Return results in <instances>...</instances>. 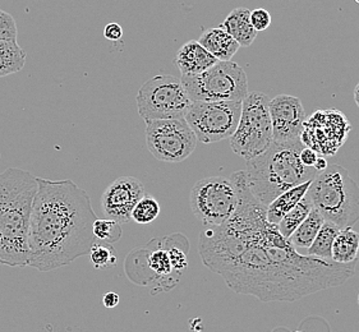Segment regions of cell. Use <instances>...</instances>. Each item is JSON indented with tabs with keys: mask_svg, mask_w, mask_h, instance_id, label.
Returning <instances> with one entry per match:
<instances>
[{
	"mask_svg": "<svg viewBox=\"0 0 359 332\" xmlns=\"http://www.w3.org/2000/svg\"><path fill=\"white\" fill-rule=\"evenodd\" d=\"M238 206L233 216L200 233L198 253L229 289L264 303H293L304 296L343 285L355 274L357 261L337 263L302 254L266 219V206L252 195L245 172L230 175Z\"/></svg>",
	"mask_w": 359,
	"mask_h": 332,
	"instance_id": "1",
	"label": "cell"
},
{
	"mask_svg": "<svg viewBox=\"0 0 359 332\" xmlns=\"http://www.w3.org/2000/svg\"><path fill=\"white\" fill-rule=\"evenodd\" d=\"M29 217V268L41 272L71 265L90 254L97 219L91 198L71 179L37 178Z\"/></svg>",
	"mask_w": 359,
	"mask_h": 332,
	"instance_id": "2",
	"label": "cell"
},
{
	"mask_svg": "<svg viewBox=\"0 0 359 332\" xmlns=\"http://www.w3.org/2000/svg\"><path fill=\"white\" fill-rule=\"evenodd\" d=\"M37 178L18 167L0 173V263L29 266V217L36 195Z\"/></svg>",
	"mask_w": 359,
	"mask_h": 332,
	"instance_id": "3",
	"label": "cell"
},
{
	"mask_svg": "<svg viewBox=\"0 0 359 332\" xmlns=\"http://www.w3.org/2000/svg\"><path fill=\"white\" fill-rule=\"evenodd\" d=\"M303 147L301 141H273L264 153L247 161L245 183L262 205L267 206L281 193L316 178V169L303 165L299 160Z\"/></svg>",
	"mask_w": 359,
	"mask_h": 332,
	"instance_id": "4",
	"label": "cell"
},
{
	"mask_svg": "<svg viewBox=\"0 0 359 332\" xmlns=\"http://www.w3.org/2000/svg\"><path fill=\"white\" fill-rule=\"evenodd\" d=\"M307 195L325 221L340 230L359 221V186L341 165H329L317 174Z\"/></svg>",
	"mask_w": 359,
	"mask_h": 332,
	"instance_id": "5",
	"label": "cell"
},
{
	"mask_svg": "<svg viewBox=\"0 0 359 332\" xmlns=\"http://www.w3.org/2000/svg\"><path fill=\"white\" fill-rule=\"evenodd\" d=\"M124 271L133 284L141 286L152 285V294L175 288L183 275L175 270L172 263L170 235L152 239L142 248L128 253Z\"/></svg>",
	"mask_w": 359,
	"mask_h": 332,
	"instance_id": "6",
	"label": "cell"
},
{
	"mask_svg": "<svg viewBox=\"0 0 359 332\" xmlns=\"http://www.w3.org/2000/svg\"><path fill=\"white\" fill-rule=\"evenodd\" d=\"M269 102V96L259 91L250 92L242 102L239 123L229 139L233 152L247 161L264 153L273 142Z\"/></svg>",
	"mask_w": 359,
	"mask_h": 332,
	"instance_id": "7",
	"label": "cell"
},
{
	"mask_svg": "<svg viewBox=\"0 0 359 332\" xmlns=\"http://www.w3.org/2000/svg\"><path fill=\"white\" fill-rule=\"evenodd\" d=\"M180 81L194 102H239L248 95L245 71L234 62H219L197 76H182Z\"/></svg>",
	"mask_w": 359,
	"mask_h": 332,
	"instance_id": "8",
	"label": "cell"
},
{
	"mask_svg": "<svg viewBox=\"0 0 359 332\" xmlns=\"http://www.w3.org/2000/svg\"><path fill=\"white\" fill-rule=\"evenodd\" d=\"M136 102L138 114L144 122L183 119L192 105L182 81L174 76H155L144 82Z\"/></svg>",
	"mask_w": 359,
	"mask_h": 332,
	"instance_id": "9",
	"label": "cell"
},
{
	"mask_svg": "<svg viewBox=\"0 0 359 332\" xmlns=\"http://www.w3.org/2000/svg\"><path fill=\"white\" fill-rule=\"evenodd\" d=\"M189 203L194 216L203 226H219L226 223L237 209V189L230 178L208 177L194 184Z\"/></svg>",
	"mask_w": 359,
	"mask_h": 332,
	"instance_id": "10",
	"label": "cell"
},
{
	"mask_svg": "<svg viewBox=\"0 0 359 332\" xmlns=\"http://www.w3.org/2000/svg\"><path fill=\"white\" fill-rule=\"evenodd\" d=\"M241 111L242 102H194L184 119L197 141L215 144L233 136Z\"/></svg>",
	"mask_w": 359,
	"mask_h": 332,
	"instance_id": "11",
	"label": "cell"
},
{
	"mask_svg": "<svg viewBox=\"0 0 359 332\" xmlns=\"http://www.w3.org/2000/svg\"><path fill=\"white\" fill-rule=\"evenodd\" d=\"M196 146L197 137L184 118L146 122V147L158 161L182 162Z\"/></svg>",
	"mask_w": 359,
	"mask_h": 332,
	"instance_id": "12",
	"label": "cell"
},
{
	"mask_svg": "<svg viewBox=\"0 0 359 332\" xmlns=\"http://www.w3.org/2000/svg\"><path fill=\"white\" fill-rule=\"evenodd\" d=\"M351 130L352 124L344 113L337 109L316 110L304 120L301 142L323 158L334 156L344 145Z\"/></svg>",
	"mask_w": 359,
	"mask_h": 332,
	"instance_id": "13",
	"label": "cell"
},
{
	"mask_svg": "<svg viewBox=\"0 0 359 332\" xmlns=\"http://www.w3.org/2000/svg\"><path fill=\"white\" fill-rule=\"evenodd\" d=\"M146 195L144 183L135 177H119L101 195V209L105 219L119 225L128 224L132 209Z\"/></svg>",
	"mask_w": 359,
	"mask_h": 332,
	"instance_id": "14",
	"label": "cell"
},
{
	"mask_svg": "<svg viewBox=\"0 0 359 332\" xmlns=\"http://www.w3.org/2000/svg\"><path fill=\"white\" fill-rule=\"evenodd\" d=\"M269 113L275 142L301 141L306 111L298 97L278 95L269 102Z\"/></svg>",
	"mask_w": 359,
	"mask_h": 332,
	"instance_id": "15",
	"label": "cell"
},
{
	"mask_svg": "<svg viewBox=\"0 0 359 332\" xmlns=\"http://www.w3.org/2000/svg\"><path fill=\"white\" fill-rule=\"evenodd\" d=\"M174 62L180 74L186 77L201 74L219 63L197 40H191L180 46Z\"/></svg>",
	"mask_w": 359,
	"mask_h": 332,
	"instance_id": "16",
	"label": "cell"
},
{
	"mask_svg": "<svg viewBox=\"0 0 359 332\" xmlns=\"http://www.w3.org/2000/svg\"><path fill=\"white\" fill-rule=\"evenodd\" d=\"M219 62H230L239 50V43L222 27L205 29L197 40Z\"/></svg>",
	"mask_w": 359,
	"mask_h": 332,
	"instance_id": "17",
	"label": "cell"
},
{
	"mask_svg": "<svg viewBox=\"0 0 359 332\" xmlns=\"http://www.w3.org/2000/svg\"><path fill=\"white\" fill-rule=\"evenodd\" d=\"M222 29L243 48L251 46L257 37V31L253 29L251 23V11L247 8L233 9L222 23Z\"/></svg>",
	"mask_w": 359,
	"mask_h": 332,
	"instance_id": "18",
	"label": "cell"
},
{
	"mask_svg": "<svg viewBox=\"0 0 359 332\" xmlns=\"http://www.w3.org/2000/svg\"><path fill=\"white\" fill-rule=\"evenodd\" d=\"M312 181L303 183L301 186L289 189L287 192L278 195L273 202L266 206V219L270 224L278 225L281 219L287 215L289 211L294 209L301 202L303 197L309 192Z\"/></svg>",
	"mask_w": 359,
	"mask_h": 332,
	"instance_id": "19",
	"label": "cell"
},
{
	"mask_svg": "<svg viewBox=\"0 0 359 332\" xmlns=\"http://www.w3.org/2000/svg\"><path fill=\"white\" fill-rule=\"evenodd\" d=\"M359 251V234L352 228L343 229L334 239L331 248V261L346 265L357 261Z\"/></svg>",
	"mask_w": 359,
	"mask_h": 332,
	"instance_id": "20",
	"label": "cell"
},
{
	"mask_svg": "<svg viewBox=\"0 0 359 332\" xmlns=\"http://www.w3.org/2000/svg\"><path fill=\"white\" fill-rule=\"evenodd\" d=\"M27 54L17 41H0V78L21 72Z\"/></svg>",
	"mask_w": 359,
	"mask_h": 332,
	"instance_id": "21",
	"label": "cell"
},
{
	"mask_svg": "<svg viewBox=\"0 0 359 332\" xmlns=\"http://www.w3.org/2000/svg\"><path fill=\"white\" fill-rule=\"evenodd\" d=\"M323 223L325 220L320 215V212L317 209H312L307 219L297 228V230L289 238L292 246L294 247L295 249H309L316 238L317 233L321 229Z\"/></svg>",
	"mask_w": 359,
	"mask_h": 332,
	"instance_id": "22",
	"label": "cell"
},
{
	"mask_svg": "<svg viewBox=\"0 0 359 332\" xmlns=\"http://www.w3.org/2000/svg\"><path fill=\"white\" fill-rule=\"evenodd\" d=\"M312 209H313L312 202L306 193V195L301 200V202L298 203L292 211H289L287 215L281 219L280 223L276 225L281 235L284 238H290L292 234L297 230V228L307 219Z\"/></svg>",
	"mask_w": 359,
	"mask_h": 332,
	"instance_id": "23",
	"label": "cell"
},
{
	"mask_svg": "<svg viewBox=\"0 0 359 332\" xmlns=\"http://www.w3.org/2000/svg\"><path fill=\"white\" fill-rule=\"evenodd\" d=\"M339 231L340 229L335 225L325 221L320 231L317 233L313 243L307 249V256L317 257L321 260L331 261V248H332L334 239L338 235Z\"/></svg>",
	"mask_w": 359,
	"mask_h": 332,
	"instance_id": "24",
	"label": "cell"
},
{
	"mask_svg": "<svg viewBox=\"0 0 359 332\" xmlns=\"http://www.w3.org/2000/svg\"><path fill=\"white\" fill-rule=\"evenodd\" d=\"M160 203L152 195H146L136 203L135 209H132L130 220L137 224L147 225L154 223L160 215Z\"/></svg>",
	"mask_w": 359,
	"mask_h": 332,
	"instance_id": "25",
	"label": "cell"
},
{
	"mask_svg": "<svg viewBox=\"0 0 359 332\" xmlns=\"http://www.w3.org/2000/svg\"><path fill=\"white\" fill-rule=\"evenodd\" d=\"M95 238L101 243L113 244L122 239L123 231L121 225L109 219H96L93 226Z\"/></svg>",
	"mask_w": 359,
	"mask_h": 332,
	"instance_id": "26",
	"label": "cell"
},
{
	"mask_svg": "<svg viewBox=\"0 0 359 332\" xmlns=\"http://www.w3.org/2000/svg\"><path fill=\"white\" fill-rule=\"evenodd\" d=\"M90 260L96 270L111 268L116 265L114 248L107 243L96 242L90 251Z\"/></svg>",
	"mask_w": 359,
	"mask_h": 332,
	"instance_id": "27",
	"label": "cell"
},
{
	"mask_svg": "<svg viewBox=\"0 0 359 332\" xmlns=\"http://www.w3.org/2000/svg\"><path fill=\"white\" fill-rule=\"evenodd\" d=\"M17 23L13 15L0 9V41H17Z\"/></svg>",
	"mask_w": 359,
	"mask_h": 332,
	"instance_id": "28",
	"label": "cell"
},
{
	"mask_svg": "<svg viewBox=\"0 0 359 332\" xmlns=\"http://www.w3.org/2000/svg\"><path fill=\"white\" fill-rule=\"evenodd\" d=\"M251 23L253 29H256L257 32L265 31L271 25V15L264 8L255 9L253 12H251Z\"/></svg>",
	"mask_w": 359,
	"mask_h": 332,
	"instance_id": "29",
	"label": "cell"
},
{
	"mask_svg": "<svg viewBox=\"0 0 359 332\" xmlns=\"http://www.w3.org/2000/svg\"><path fill=\"white\" fill-rule=\"evenodd\" d=\"M104 36L109 41H119L123 37L122 26L119 23H109L104 29Z\"/></svg>",
	"mask_w": 359,
	"mask_h": 332,
	"instance_id": "30",
	"label": "cell"
},
{
	"mask_svg": "<svg viewBox=\"0 0 359 332\" xmlns=\"http://www.w3.org/2000/svg\"><path fill=\"white\" fill-rule=\"evenodd\" d=\"M317 158H318V153L316 151H313L312 148H309V147H303L302 151L299 153L301 162H302L303 165L307 166V167H313Z\"/></svg>",
	"mask_w": 359,
	"mask_h": 332,
	"instance_id": "31",
	"label": "cell"
},
{
	"mask_svg": "<svg viewBox=\"0 0 359 332\" xmlns=\"http://www.w3.org/2000/svg\"><path fill=\"white\" fill-rule=\"evenodd\" d=\"M119 300H121V296L114 291H109L102 298V304L105 308H115L119 304Z\"/></svg>",
	"mask_w": 359,
	"mask_h": 332,
	"instance_id": "32",
	"label": "cell"
},
{
	"mask_svg": "<svg viewBox=\"0 0 359 332\" xmlns=\"http://www.w3.org/2000/svg\"><path fill=\"white\" fill-rule=\"evenodd\" d=\"M327 160L326 158H323V156H318L316 160V162H315V165H313V169H316L317 172L320 173V172H323L325 170L326 167H327Z\"/></svg>",
	"mask_w": 359,
	"mask_h": 332,
	"instance_id": "33",
	"label": "cell"
},
{
	"mask_svg": "<svg viewBox=\"0 0 359 332\" xmlns=\"http://www.w3.org/2000/svg\"><path fill=\"white\" fill-rule=\"evenodd\" d=\"M354 102H355L357 106L359 108V83L354 88Z\"/></svg>",
	"mask_w": 359,
	"mask_h": 332,
	"instance_id": "34",
	"label": "cell"
},
{
	"mask_svg": "<svg viewBox=\"0 0 359 332\" xmlns=\"http://www.w3.org/2000/svg\"><path fill=\"white\" fill-rule=\"evenodd\" d=\"M355 3H357V4H359V0H355Z\"/></svg>",
	"mask_w": 359,
	"mask_h": 332,
	"instance_id": "35",
	"label": "cell"
},
{
	"mask_svg": "<svg viewBox=\"0 0 359 332\" xmlns=\"http://www.w3.org/2000/svg\"><path fill=\"white\" fill-rule=\"evenodd\" d=\"M358 304H359V293H358Z\"/></svg>",
	"mask_w": 359,
	"mask_h": 332,
	"instance_id": "36",
	"label": "cell"
},
{
	"mask_svg": "<svg viewBox=\"0 0 359 332\" xmlns=\"http://www.w3.org/2000/svg\"><path fill=\"white\" fill-rule=\"evenodd\" d=\"M294 332H304V331H294Z\"/></svg>",
	"mask_w": 359,
	"mask_h": 332,
	"instance_id": "37",
	"label": "cell"
}]
</instances>
